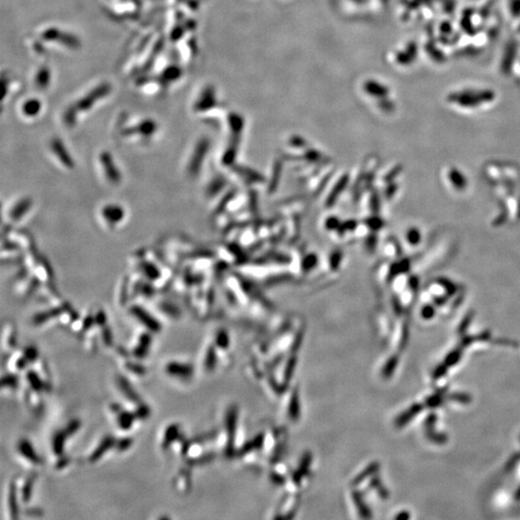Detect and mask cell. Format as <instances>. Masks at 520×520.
I'll return each instance as SVG.
<instances>
[{
  "label": "cell",
  "mask_w": 520,
  "mask_h": 520,
  "mask_svg": "<svg viewBox=\"0 0 520 520\" xmlns=\"http://www.w3.org/2000/svg\"><path fill=\"white\" fill-rule=\"evenodd\" d=\"M100 162L106 179L110 183L116 185L120 183V173L117 165L113 160V157L109 152H102L100 155Z\"/></svg>",
  "instance_id": "3957f363"
},
{
  "label": "cell",
  "mask_w": 520,
  "mask_h": 520,
  "mask_svg": "<svg viewBox=\"0 0 520 520\" xmlns=\"http://www.w3.org/2000/svg\"><path fill=\"white\" fill-rule=\"evenodd\" d=\"M68 437V435L66 434L65 431H61L55 434V436L53 437V440H52V450H53V453L57 456H62L63 455V452H64V446H65V441H66V438Z\"/></svg>",
  "instance_id": "ac0fdd59"
},
{
  "label": "cell",
  "mask_w": 520,
  "mask_h": 520,
  "mask_svg": "<svg viewBox=\"0 0 520 520\" xmlns=\"http://www.w3.org/2000/svg\"><path fill=\"white\" fill-rule=\"evenodd\" d=\"M112 90V85L109 82L104 81L84 93L79 99L74 100L65 111L64 120L66 123L69 125L75 124L81 115L89 113L98 105L99 102L108 98L111 95Z\"/></svg>",
  "instance_id": "6da1fadb"
},
{
  "label": "cell",
  "mask_w": 520,
  "mask_h": 520,
  "mask_svg": "<svg viewBox=\"0 0 520 520\" xmlns=\"http://www.w3.org/2000/svg\"><path fill=\"white\" fill-rule=\"evenodd\" d=\"M136 418H140V419H145L147 418L149 415V409L148 408V406H145L143 404H139L136 408V409L133 411Z\"/></svg>",
  "instance_id": "603a6c76"
},
{
  "label": "cell",
  "mask_w": 520,
  "mask_h": 520,
  "mask_svg": "<svg viewBox=\"0 0 520 520\" xmlns=\"http://www.w3.org/2000/svg\"><path fill=\"white\" fill-rule=\"evenodd\" d=\"M166 371L169 375L174 376V377H179V378H187L193 372L192 367L190 365L183 364V363L177 362V361L169 362L166 366Z\"/></svg>",
  "instance_id": "ba28073f"
},
{
  "label": "cell",
  "mask_w": 520,
  "mask_h": 520,
  "mask_svg": "<svg viewBox=\"0 0 520 520\" xmlns=\"http://www.w3.org/2000/svg\"><path fill=\"white\" fill-rule=\"evenodd\" d=\"M51 150L56 155L57 159L68 169H73L74 167V160L72 159L71 154H69L66 147L63 142L59 139H53L51 142Z\"/></svg>",
  "instance_id": "8992f818"
},
{
  "label": "cell",
  "mask_w": 520,
  "mask_h": 520,
  "mask_svg": "<svg viewBox=\"0 0 520 520\" xmlns=\"http://www.w3.org/2000/svg\"><path fill=\"white\" fill-rule=\"evenodd\" d=\"M42 103L39 99L30 98L24 100L20 105V112L25 118H37L41 112Z\"/></svg>",
  "instance_id": "52a82bcc"
},
{
  "label": "cell",
  "mask_w": 520,
  "mask_h": 520,
  "mask_svg": "<svg viewBox=\"0 0 520 520\" xmlns=\"http://www.w3.org/2000/svg\"><path fill=\"white\" fill-rule=\"evenodd\" d=\"M104 221L110 225H116L124 218V209L118 204H108L101 210Z\"/></svg>",
  "instance_id": "5b68a950"
},
{
  "label": "cell",
  "mask_w": 520,
  "mask_h": 520,
  "mask_svg": "<svg viewBox=\"0 0 520 520\" xmlns=\"http://www.w3.org/2000/svg\"><path fill=\"white\" fill-rule=\"evenodd\" d=\"M150 342H151V337H150V335L149 334H141L138 343L135 346L134 351H133L134 356L136 358H138V359H142V358L146 357V355L149 352V346H150Z\"/></svg>",
  "instance_id": "4fadbf2b"
},
{
  "label": "cell",
  "mask_w": 520,
  "mask_h": 520,
  "mask_svg": "<svg viewBox=\"0 0 520 520\" xmlns=\"http://www.w3.org/2000/svg\"><path fill=\"white\" fill-rule=\"evenodd\" d=\"M27 362H29L28 360H26V358L24 357V355L22 356H19V357H16L15 359H12L11 360V367H12V370L16 371V372H20L21 370H23L27 364Z\"/></svg>",
  "instance_id": "44dd1931"
},
{
  "label": "cell",
  "mask_w": 520,
  "mask_h": 520,
  "mask_svg": "<svg viewBox=\"0 0 520 520\" xmlns=\"http://www.w3.org/2000/svg\"><path fill=\"white\" fill-rule=\"evenodd\" d=\"M9 509L12 514V519L18 518V505H17V486L11 484L9 492Z\"/></svg>",
  "instance_id": "d6986e66"
},
{
  "label": "cell",
  "mask_w": 520,
  "mask_h": 520,
  "mask_svg": "<svg viewBox=\"0 0 520 520\" xmlns=\"http://www.w3.org/2000/svg\"><path fill=\"white\" fill-rule=\"evenodd\" d=\"M33 483H34L33 478H29V479H26V480L24 481V483L21 486V491H22V494H21L22 497L21 498H22V500L27 502L30 499L31 493H32Z\"/></svg>",
  "instance_id": "ffe728a7"
},
{
  "label": "cell",
  "mask_w": 520,
  "mask_h": 520,
  "mask_svg": "<svg viewBox=\"0 0 520 520\" xmlns=\"http://www.w3.org/2000/svg\"><path fill=\"white\" fill-rule=\"evenodd\" d=\"M32 205V202L29 199H23L17 202L16 205L13 206L10 213V218L13 221H19L21 219L27 211L30 209Z\"/></svg>",
  "instance_id": "7c38bea8"
},
{
  "label": "cell",
  "mask_w": 520,
  "mask_h": 520,
  "mask_svg": "<svg viewBox=\"0 0 520 520\" xmlns=\"http://www.w3.org/2000/svg\"></svg>",
  "instance_id": "f1b7e54d"
},
{
  "label": "cell",
  "mask_w": 520,
  "mask_h": 520,
  "mask_svg": "<svg viewBox=\"0 0 520 520\" xmlns=\"http://www.w3.org/2000/svg\"><path fill=\"white\" fill-rule=\"evenodd\" d=\"M26 379H27L31 389L36 392L40 393L46 387L44 384V380H42L41 376L38 372L28 371L26 375Z\"/></svg>",
  "instance_id": "2e32d148"
},
{
  "label": "cell",
  "mask_w": 520,
  "mask_h": 520,
  "mask_svg": "<svg viewBox=\"0 0 520 520\" xmlns=\"http://www.w3.org/2000/svg\"><path fill=\"white\" fill-rule=\"evenodd\" d=\"M180 438V428L179 425L173 424L167 428L164 433V439L162 440V446L164 449H167L173 442L178 441Z\"/></svg>",
  "instance_id": "5bb4252c"
},
{
  "label": "cell",
  "mask_w": 520,
  "mask_h": 520,
  "mask_svg": "<svg viewBox=\"0 0 520 520\" xmlns=\"http://www.w3.org/2000/svg\"><path fill=\"white\" fill-rule=\"evenodd\" d=\"M135 418H136V416H135L134 412L120 410V412L117 413L118 426L120 427V429H121L122 431L129 430L132 427Z\"/></svg>",
  "instance_id": "9a60e30c"
},
{
  "label": "cell",
  "mask_w": 520,
  "mask_h": 520,
  "mask_svg": "<svg viewBox=\"0 0 520 520\" xmlns=\"http://www.w3.org/2000/svg\"><path fill=\"white\" fill-rule=\"evenodd\" d=\"M17 385H18V380H17V377L15 375L8 374L7 376H4L2 378V388L3 389L5 387L13 389V388H16Z\"/></svg>",
  "instance_id": "7402d4cb"
},
{
  "label": "cell",
  "mask_w": 520,
  "mask_h": 520,
  "mask_svg": "<svg viewBox=\"0 0 520 520\" xmlns=\"http://www.w3.org/2000/svg\"><path fill=\"white\" fill-rule=\"evenodd\" d=\"M79 429H80V421L78 420V419H74V420L71 421L68 424L65 432H66V434L68 436H72V435L75 434Z\"/></svg>",
  "instance_id": "d4e9b609"
},
{
  "label": "cell",
  "mask_w": 520,
  "mask_h": 520,
  "mask_svg": "<svg viewBox=\"0 0 520 520\" xmlns=\"http://www.w3.org/2000/svg\"><path fill=\"white\" fill-rule=\"evenodd\" d=\"M50 83H51L50 70L46 66H41L35 73V76H34L35 86L38 88V90L45 91L49 87Z\"/></svg>",
  "instance_id": "30bf717a"
},
{
  "label": "cell",
  "mask_w": 520,
  "mask_h": 520,
  "mask_svg": "<svg viewBox=\"0 0 520 520\" xmlns=\"http://www.w3.org/2000/svg\"><path fill=\"white\" fill-rule=\"evenodd\" d=\"M40 37L42 40L57 41V43H59L61 45H64L70 48H76L79 44V40L74 35L65 30L59 29L57 27L47 28V29L45 28L44 30L40 32Z\"/></svg>",
  "instance_id": "7a4b0ae2"
},
{
  "label": "cell",
  "mask_w": 520,
  "mask_h": 520,
  "mask_svg": "<svg viewBox=\"0 0 520 520\" xmlns=\"http://www.w3.org/2000/svg\"><path fill=\"white\" fill-rule=\"evenodd\" d=\"M114 445H116V441L112 437L104 438L102 441L100 442V445L96 448L94 453H92V455L90 456L89 460L92 462H95V461L100 460V458H101L107 452V450L112 448Z\"/></svg>",
  "instance_id": "8fae6325"
},
{
  "label": "cell",
  "mask_w": 520,
  "mask_h": 520,
  "mask_svg": "<svg viewBox=\"0 0 520 520\" xmlns=\"http://www.w3.org/2000/svg\"><path fill=\"white\" fill-rule=\"evenodd\" d=\"M131 444H132V440L130 439H122L120 441L116 442V445L120 451H124L128 449L131 446Z\"/></svg>",
  "instance_id": "4316f807"
},
{
  "label": "cell",
  "mask_w": 520,
  "mask_h": 520,
  "mask_svg": "<svg viewBox=\"0 0 520 520\" xmlns=\"http://www.w3.org/2000/svg\"><path fill=\"white\" fill-rule=\"evenodd\" d=\"M18 449L20 455L24 458V460L33 463V464H39L40 463V457L36 454L35 449L33 448L32 444L27 440H21L19 442Z\"/></svg>",
  "instance_id": "9c48e42d"
},
{
  "label": "cell",
  "mask_w": 520,
  "mask_h": 520,
  "mask_svg": "<svg viewBox=\"0 0 520 520\" xmlns=\"http://www.w3.org/2000/svg\"><path fill=\"white\" fill-rule=\"evenodd\" d=\"M23 355L24 357L26 358V360H28L29 362H35L37 359H38V352H37V349L34 348L33 346H29L27 347L24 352H23Z\"/></svg>",
  "instance_id": "cb8c5ba5"
},
{
  "label": "cell",
  "mask_w": 520,
  "mask_h": 520,
  "mask_svg": "<svg viewBox=\"0 0 520 520\" xmlns=\"http://www.w3.org/2000/svg\"><path fill=\"white\" fill-rule=\"evenodd\" d=\"M131 314L140 321L141 323L151 333H158L161 330L160 324L155 318H153L147 310H145L143 307L134 305L130 309Z\"/></svg>",
  "instance_id": "277c9868"
},
{
  "label": "cell",
  "mask_w": 520,
  "mask_h": 520,
  "mask_svg": "<svg viewBox=\"0 0 520 520\" xmlns=\"http://www.w3.org/2000/svg\"><path fill=\"white\" fill-rule=\"evenodd\" d=\"M218 345H220L221 347H226L227 338H226V334L224 333H222V334H219V336H218Z\"/></svg>",
  "instance_id": "83f0119b"
},
{
  "label": "cell",
  "mask_w": 520,
  "mask_h": 520,
  "mask_svg": "<svg viewBox=\"0 0 520 520\" xmlns=\"http://www.w3.org/2000/svg\"><path fill=\"white\" fill-rule=\"evenodd\" d=\"M125 366L130 372L134 373L135 375L139 376V375H144V373H145V369L139 364H136V363H133V362H127L125 364Z\"/></svg>",
  "instance_id": "484cf974"
},
{
  "label": "cell",
  "mask_w": 520,
  "mask_h": 520,
  "mask_svg": "<svg viewBox=\"0 0 520 520\" xmlns=\"http://www.w3.org/2000/svg\"><path fill=\"white\" fill-rule=\"evenodd\" d=\"M118 383H119L120 391L125 396V398H127L128 400L134 402V403L139 401V397L137 396L136 392L133 390V388L131 387L130 383L128 382V380H126L125 378L120 377L119 380H118Z\"/></svg>",
  "instance_id": "e0dca14e"
}]
</instances>
